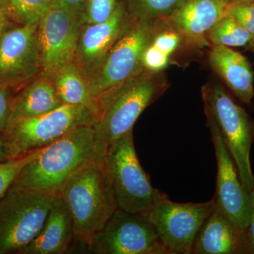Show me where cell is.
Masks as SVG:
<instances>
[{"label": "cell", "mask_w": 254, "mask_h": 254, "mask_svg": "<svg viewBox=\"0 0 254 254\" xmlns=\"http://www.w3.org/2000/svg\"><path fill=\"white\" fill-rule=\"evenodd\" d=\"M58 193L72 219L75 240L89 247L118 208L104 156L95 157L75 170Z\"/></svg>", "instance_id": "obj_1"}, {"label": "cell", "mask_w": 254, "mask_h": 254, "mask_svg": "<svg viewBox=\"0 0 254 254\" xmlns=\"http://www.w3.org/2000/svg\"><path fill=\"white\" fill-rule=\"evenodd\" d=\"M169 87L163 72L142 71L98 100L99 113L93 127L97 152L104 156L114 142L128 132L150 105Z\"/></svg>", "instance_id": "obj_2"}, {"label": "cell", "mask_w": 254, "mask_h": 254, "mask_svg": "<svg viewBox=\"0 0 254 254\" xmlns=\"http://www.w3.org/2000/svg\"><path fill=\"white\" fill-rule=\"evenodd\" d=\"M97 156L100 155L95 145L94 127H77L43 148L11 186L58 193L75 170Z\"/></svg>", "instance_id": "obj_3"}, {"label": "cell", "mask_w": 254, "mask_h": 254, "mask_svg": "<svg viewBox=\"0 0 254 254\" xmlns=\"http://www.w3.org/2000/svg\"><path fill=\"white\" fill-rule=\"evenodd\" d=\"M104 160L119 208L128 213H143L169 198L166 193L152 186L149 175L142 168L133 131L110 145Z\"/></svg>", "instance_id": "obj_4"}, {"label": "cell", "mask_w": 254, "mask_h": 254, "mask_svg": "<svg viewBox=\"0 0 254 254\" xmlns=\"http://www.w3.org/2000/svg\"><path fill=\"white\" fill-rule=\"evenodd\" d=\"M204 110L213 116L236 165L239 177L247 191L254 188L251 149L254 141V120L225 88L217 82L202 87Z\"/></svg>", "instance_id": "obj_5"}, {"label": "cell", "mask_w": 254, "mask_h": 254, "mask_svg": "<svg viewBox=\"0 0 254 254\" xmlns=\"http://www.w3.org/2000/svg\"><path fill=\"white\" fill-rule=\"evenodd\" d=\"M58 193L10 187L0 198V254L18 253L36 238Z\"/></svg>", "instance_id": "obj_6"}, {"label": "cell", "mask_w": 254, "mask_h": 254, "mask_svg": "<svg viewBox=\"0 0 254 254\" xmlns=\"http://www.w3.org/2000/svg\"><path fill=\"white\" fill-rule=\"evenodd\" d=\"M159 19L145 21L131 17L100 67L86 81L95 100L144 70L142 56L154 34Z\"/></svg>", "instance_id": "obj_7"}, {"label": "cell", "mask_w": 254, "mask_h": 254, "mask_svg": "<svg viewBox=\"0 0 254 254\" xmlns=\"http://www.w3.org/2000/svg\"><path fill=\"white\" fill-rule=\"evenodd\" d=\"M96 115L82 105L63 104L49 113L18 120L4 132L8 159L46 148L68 132L93 126Z\"/></svg>", "instance_id": "obj_8"}, {"label": "cell", "mask_w": 254, "mask_h": 254, "mask_svg": "<svg viewBox=\"0 0 254 254\" xmlns=\"http://www.w3.org/2000/svg\"><path fill=\"white\" fill-rule=\"evenodd\" d=\"M88 250L95 254H172L143 214L119 208L96 234Z\"/></svg>", "instance_id": "obj_9"}, {"label": "cell", "mask_w": 254, "mask_h": 254, "mask_svg": "<svg viewBox=\"0 0 254 254\" xmlns=\"http://www.w3.org/2000/svg\"><path fill=\"white\" fill-rule=\"evenodd\" d=\"M215 206L214 198L202 203H176L170 198L141 213L155 227L172 254H192L197 234Z\"/></svg>", "instance_id": "obj_10"}, {"label": "cell", "mask_w": 254, "mask_h": 254, "mask_svg": "<svg viewBox=\"0 0 254 254\" xmlns=\"http://www.w3.org/2000/svg\"><path fill=\"white\" fill-rule=\"evenodd\" d=\"M81 25V14L58 7L49 10L38 26L40 74L50 78L60 68L74 61Z\"/></svg>", "instance_id": "obj_11"}, {"label": "cell", "mask_w": 254, "mask_h": 254, "mask_svg": "<svg viewBox=\"0 0 254 254\" xmlns=\"http://www.w3.org/2000/svg\"><path fill=\"white\" fill-rule=\"evenodd\" d=\"M38 25H16L0 40V83L9 88L26 86L41 71Z\"/></svg>", "instance_id": "obj_12"}, {"label": "cell", "mask_w": 254, "mask_h": 254, "mask_svg": "<svg viewBox=\"0 0 254 254\" xmlns=\"http://www.w3.org/2000/svg\"><path fill=\"white\" fill-rule=\"evenodd\" d=\"M205 113L217 160L216 190L213 198L219 208L244 233L250 218V192L241 182L236 165L215 120L208 112Z\"/></svg>", "instance_id": "obj_13"}, {"label": "cell", "mask_w": 254, "mask_h": 254, "mask_svg": "<svg viewBox=\"0 0 254 254\" xmlns=\"http://www.w3.org/2000/svg\"><path fill=\"white\" fill-rule=\"evenodd\" d=\"M131 18L123 3L106 21L81 25L73 63L86 81L97 71Z\"/></svg>", "instance_id": "obj_14"}, {"label": "cell", "mask_w": 254, "mask_h": 254, "mask_svg": "<svg viewBox=\"0 0 254 254\" xmlns=\"http://www.w3.org/2000/svg\"><path fill=\"white\" fill-rule=\"evenodd\" d=\"M227 0H185L168 17L174 28L193 47L210 46L207 35L225 14Z\"/></svg>", "instance_id": "obj_15"}, {"label": "cell", "mask_w": 254, "mask_h": 254, "mask_svg": "<svg viewBox=\"0 0 254 254\" xmlns=\"http://www.w3.org/2000/svg\"><path fill=\"white\" fill-rule=\"evenodd\" d=\"M246 254L244 233L215 203L197 234L192 254Z\"/></svg>", "instance_id": "obj_16"}, {"label": "cell", "mask_w": 254, "mask_h": 254, "mask_svg": "<svg viewBox=\"0 0 254 254\" xmlns=\"http://www.w3.org/2000/svg\"><path fill=\"white\" fill-rule=\"evenodd\" d=\"M74 240L72 219L58 193L41 231L29 245L18 254H66Z\"/></svg>", "instance_id": "obj_17"}, {"label": "cell", "mask_w": 254, "mask_h": 254, "mask_svg": "<svg viewBox=\"0 0 254 254\" xmlns=\"http://www.w3.org/2000/svg\"><path fill=\"white\" fill-rule=\"evenodd\" d=\"M209 66L223 80L233 94L246 105L254 97V73L244 55L230 48L212 47L208 55Z\"/></svg>", "instance_id": "obj_18"}, {"label": "cell", "mask_w": 254, "mask_h": 254, "mask_svg": "<svg viewBox=\"0 0 254 254\" xmlns=\"http://www.w3.org/2000/svg\"><path fill=\"white\" fill-rule=\"evenodd\" d=\"M63 105L51 78L39 74L13 98L6 129L18 120L39 116Z\"/></svg>", "instance_id": "obj_19"}, {"label": "cell", "mask_w": 254, "mask_h": 254, "mask_svg": "<svg viewBox=\"0 0 254 254\" xmlns=\"http://www.w3.org/2000/svg\"><path fill=\"white\" fill-rule=\"evenodd\" d=\"M63 104L82 105L98 116L99 105L89 91L85 78L74 63L60 68L50 77Z\"/></svg>", "instance_id": "obj_20"}, {"label": "cell", "mask_w": 254, "mask_h": 254, "mask_svg": "<svg viewBox=\"0 0 254 254\" xmlns=\"http://www.w3.org/2000/svg\"><path fill=\"white\" fill-rule=\"evenodd\" d=\"M207 40L210 46L231 48L250 47L254 38L234 18L225 15L208 32Z\"/></svg>", "instance_id": "obj_21"}, {"label": "cell", "mask_w": 254, "mask_h": 254, "mask_svg": "<svg viewBox=\"0 0 254 254\" xmlns=\"http://www.w3.org/2000/svg\"><path fill=\"white\" fill-rule=\"evenodd\" d=\"M18 25H38L52 8V0H4Z\"/></svg>", "instance_id": "obj_22"}, {"label": "cell", "mask_w": 254, "mask_h": 254, "mask_svg": "<svg viewBox=\"0 0 254 254\" xmlns=\"http://www.w3.org/2000/svg\"><path fill=\"white\" fill-rule=\"evenodd\" d=\"M185 0H133L132 16L136 19L149 20L170 16Z\"/></svg>", "instance_id": "obj_23"}, {"label": "cell", "mask_w": 254, "mask_h": 254, "mask_svg": "<svg viewBox=\"0 0 254 254\" xmlns=\"http://www.w3.org/2000/svg\"><path fill=\"white\" fill-rule=\"evenodd\" d=\"M42 149L0 162V198L6 193L25 166L36 158Z\"/></svg>", "instance_id": "obj_24"}, {"label": "cell", "mask_w": 254, "mask_h": 254, "mask_svg": "<svg viewBox=\"0 0 254 254\" xmlns=\"http://www.w3.org/2000/svg\"><path fill=\"white\" fill-rule=\"evenodd\" d=\"M118 4L117 0H86L81 14L82 25L106 21Z\"/></svg>", "instance_id": "obj_25"}, {"label": "cell", "mask_w": 254, "mask_h": 254, "mask_svg": "<svg viewBox=\"0 0 254 254\" xmlns=\"http://www.w3.org/2000/svg\"><path fill=\"white\" fill-rule=\"evenodd\" d=\"M225 15L234 18L242 27L250 32L254 41V1L230 3L227 6Z\"/></svg>", "instance_id": "obj_26"}, {"label": "cell", "mask_w": 254, "mask_h": 254, "mask_svg": "<svg viewBox=\"0 0 254 254\" xmlns=\"http://www.w3.org/2000/svg\"><path fill=\"white\" fill-rule=\"evenodd\" d=\"M171 60L168 55L152 46L150 42L142 56V66L145 71L149 72H163L164 70L170 65Z\"/></svg>", "instance_id": "obj_27"}, {"label": "cell", "mask_w": 254, "mask_h": 254, "mask_svg": "<svg viewBox=\"0 0 254 254\" xmlns=\"http://www.w3.org/2000/svg\"><path fill=\"white\" fill-rule=\"evenodd\" d=\"M10 88L0 83V132L4 133L7 128L11 103L13 98L10 95Z\"/></svg>", "instance_id": "obj_28"}, {"label": "cell", "mask_w": 254, "mask_h": 254, "mask_svg": "<svg viewBox=\"0 0 254 254\" xmlns=\"http://www.w3.org/2000/svg\"><path fill=\"white\" fill-rule=\"evenodd\" d=\"M251 215L248 225L244 232L246 254H254V188L250 192Z\"/></svg>", "instance_id": "obj_29"}, {"label": "cell", "mask_w": 254, "mask_h": 254, "mask_svg": "<svg viewBox=\"0 0 254 254\" xmlns=\"http://www.w3.org/2000/svg\"><path fill=\"white\" fill-rule=\"evenodd\" d=\"M18 25L4 0H0V40L10 28Z\"/></svg>", "instance_id": "obj_30"}, {"label": "cell", "mask_w": 254, "mask_h": 254, "mask_svg": "<svg viewBox=\"0 0 254 254\" xmlns=\"http://www.w3.org/2000/svg\"><path fill=\"white\" fill-rule=\"evenodd\" d=\"M86 0H52V7L61 8L82 14Z\"/></svg>", "instance_id": "obj_31"}, {"label": "cell", "mask_w": 254, "mask_h": 254, "mask_svg": "<svg viewBox=\"0 0 254 254\" xmlns=\"http://www.w3.org/2000/svg\"><path fill=\"white\" fill-rule=\"evenodd\" d=\"M9 160L7 157V150H6V139L4 133L0 132V162Z\"/></svg>", "instance_id": "obj_32"}, {"label": "cell", "mask_w": 254, "mask_h": 254, "mask_svg": "<svg viewBox=\"0 0 254 254\" xmlns=\"http://www.w3.org/2000/svg\"><path fill=\"white\" fill-rule=\"evenodd\" d=\"M228 4L230 3L238 2V1H254V0H227Z\"/></svg>", "instance_id": "obj_33"}, {"label": "cell", "mask_w": 254, "mask_h": 254, "mask_svg": "<svg viewBox=\"0 0 254 254\" xmlns=\"http://www.w3.org/2000/svg\"><path fill=\"white\" fill-rule=\"evenodd\" d=\"M249 48H252V49L254 50V41L253 42V43H252V45H251V46L249 47Z\"/></svg>", "instance_id": "obj_34"}]
</instances>
